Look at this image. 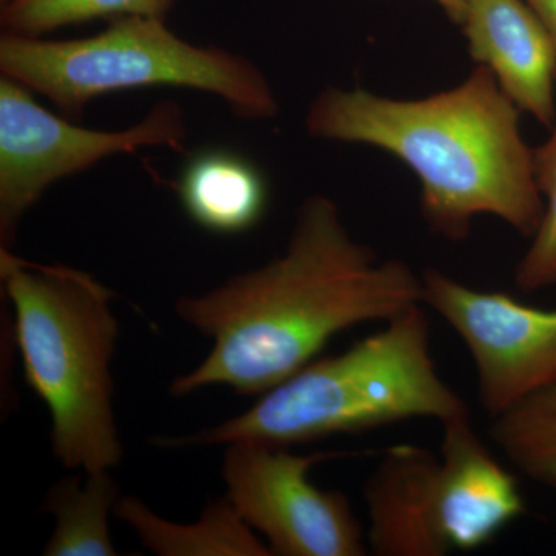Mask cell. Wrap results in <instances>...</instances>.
<instances>
[{
	"instance_id": "cell-1",
	"label": "cell",
	"mask_w": 556,
	"mask_h": 556,
	"mask_svg": "<svg viewBox=\"0 0 556 556\" xmlns=\"http://www.w3.org/2000/svg\"><path fill=\"white\" fill-rule=\"evenodd\" d=\"M422 277L401 258L380 260L351 236L329 197L303 200L287 248L175 311L212 340L206 358L169 387L185 397L208 387L262 396L311 364L340 332L387 321L422 303Z\"/></svg>"
},
{
	"instance_id": "cell-2",
	"label": "cell",
	"mask_w": 556,
	"mask_h": 556,
	"mask_svg": "<svg viewBox=\"0 0 556 556\" xmlns=\"http://www.w3.org/2000/svg\"><path fill=\"white\" fill-rule=\"evenodd\" d=\"M311 137L383 150L420 182L427 228L460 243L489 215L532 239L544 214L521 110L489 68L475 65L452 89L417 100L327 87L305 118Z\"/></svg>"
},
{
	"instance_id": "cell-3",
	"label": "cell",
	"mask_w": 556,
	"mask_h": 556,
	"mask_svg": "<svg viewBox=\"0 0 556 556\" xmlns=\"http://www.w3.org/2000/svg\"><path fill=\"white\" fill-rule=\"evenodd\" d=\"M463 416L470 409L439 375L430 321L419 303L343 353L314 358L247 412L189 437L155 438L153 444L186 448L257 441L294 447L409 419L444 424Z\"/></svg>"
},
{
	"instance_id": "cell-4",
	"label": "cell",
	"mask_w": 556,
	"mask_h": 556,
	"mask_svg": "<svg viewBox=\"0 0 556 556\" xmlns=\"http://www.w3.org/2000/svg\"><path fill=\"white\" fill-rule=\"evenodd\" d=\"M0 280L14 311L25 380L51 417V447L68 470H112L124 456L113 412L119 340L115 292L86 270L0 249Z\"/></svg>"
},
{
	"instance_id": "cell-5",
	"label": "cell",
	"mask_w": 556,
	"mask_h": 556,
	"mask_svg": "<svg viewBox=\"0 0 556 556\" xmlns=\"http://www.w3.org/2000/svg\"><path fill=\"white\" fill-rule=\"evenodd\" d=\"M0 72L73 119L102 94L152 86L206 91L241 119L280 113L276 91L254 62L219 47L193 46L160 17H113L104 31L79 39L3 33Z\"/></svg>"
},
{
	"instance_id": "cell-6",
	"label": "cell",
	"mask_w": 556,
	"mask_h": 556,
	"mask_svg": "<svg viewBox=\"0 0 556 556\" xmlns=\"http://www.w3.org/2000/svg\"><path fill=\"white\" fill-rule=\"evenodd\" d=\"M188 126L181 105L156 102L123 130L76 126L43 109L17 80L0 78V249H11L22 218L61 179L83 174L102 160L144 148L181 152Z\"/></svg>"
},
{
	"instance_id": "cell-7",
	"label": "cell",
	"mask_w": 556,
	"mask_h": 556,
	"mask_svg": "<svg viewBox=\"0 0 556 556\" xmlns=\"http://www.w3.org/2000/svg\"><path fill=\"white\" fill-rule=\"evenodd\" d=\"M223 481L240 517L266 538L273 555L362 556L364 527L339 490L309 481L311 468L356 453L298 455L289 447L239 441L226 445Z\"/></svg>"
},
{
	"instance_id": "cell-8",
	"label": "cell",
	"mask_w": 556,
	"mask_h": 556,
	"mask_svg": "<svg viewBox=\"0 0 556 556\" xmlns=\"http://www.w3.org/2000/svg\"><path fill=\"white\" fill-rule=\"evenodd\" d=\"M420 277L422 305L444 318L470 353L490 420L556 380V309L468 287L437 268Z\"/></svg>"
},
{
	"instance_id": "cell-9",
	"label": "cell",
	"mask_w": 556,
	"mask_h": 556,
	"mask_svg": "<svg viewBox=\"0 0 556 556\" xmlns=\"http://www.w3.org/2000/svg\"><path fill=\"white\" fill-rule=\"evenodd\" d=\"M442 426L438 525L450 551H477L526 514L517 478L478 437L470 416Z\"/></svg>"
},
{
	"instance_id": "cell-10",
	"label": "cell",
	"mask_w": 556,
	"mask_h": 556,
	"mask_svg": "<svg viewBox=\"0 0 556 556\" xmlns=\"http://www.w3.org/2000/svg\"><path fill=\"white\" fill-rule=\"evenodd\" d=\"M460 28L475 64L489 68L521 112L551 129L556 113V49L526 0H467Z\"/></svg>"
},
{
	"instance_id": "cell-11",
	"label": "cell",
	"mask_w": 556,
	"mask_h": 556,
	"mask_svg": "<svg viewBox=\"0 0 556 556\" xmlns=\"http://www.w3.org/2000/svg\"><path fill=\"white\" fill-rule=\"evenodd\" d=\"M439 456L415 444L388 448L365 481L368 554L444 556L450 547L438 525Z\"/></svg>"
},
{
	"instance_id": "cell-12",
	"label": "cell",
	"mask_w": 556,
	"mask_h": 556,
	"mask_svg": "<svg viewBox=\"0 0 556 556\" xmlns=\"http://www.w3.org/2000/svg\"><path fill=\"white\" fill-rule=\"evenodd\" d=\"M178 199L190 219L215 233H241L258 225L268 186L257 167L228 150L197 153L181 172Z\"/></svg>"
},
{
	"instance_id": "cell-13",
	"label": "cell",
	"mask_w": 556,
	"mask_h": 556,
	"mask_svg": "<svg viewBox=\"0 0 556 556\" xmlns=\"http://www.w3.org/2000/svg\"><path fill=\"white\" fill-rule=\"evenodd\" d=\"M115 517L135 530L142 546L160 556L273 555L228 496L208 501L193 525H177L161 518L135 496L119 497Z\"/></svg>"
},
{
	"instance_id": "cell-14",
	"label": "cell",
	"mask_w": 556,
	"mask_h": 556,
	"mask_svg": "<svg viewBox=\"0 0 556 556\" xmlns=\"http://www.w3.org/2000/svg\"><path fill=\"white\" fill-rule=\"evenodd\" d=\"M119 485L110 470L84 478H64L51 486L42 510L54 518V530L43 547L46 556H116L109 517L115 514Z\"/></svg>"
},
{
	"instance_id": "cell-15",
	"label": "cell",
	"mask_w": 556,
	"mask_h": 556,
	"mask_svg": "<svg viewBox=\"0 0 556 556\" xmlns=\"http://www.w3.org/2000/svg\"><path fill=\"white\" fill-rule=\"evenodd\" d=\"M489 434L525 477L556 490V380L492 419Z\"/></svg>"
},
{
	"instance_id": "cell-16",
	"label": "cell",
	"mask_w": 556,
	"mask_h": 556,
	"mask_svg": "<svg viewBox=\"0 0 556 556\" xmlns=\"http://www.w3.org/2000/svg\"><path fill=\"white\" fill-rule=\"evenodd\" d=\"M174 0H2L0 25L7 35L42 38L65 25L119 16L166 20Z\"/></svg>"
},
{
	"instance_id": "cell-17",
	"label": "cell",
	"mask_w": 556,
	"mask_h": 556,
	"mask_svg": "<svg viewBox=\"0 0 556 556\" xmlns=\"http://www.w3.org/2000/svg\"><path fill=\"white\" fill-rule=\"evenodd\" d=\"M533 169L544 200L540 228L515 268V283L527 294L556 285V113L551 137L533 149Z\"/></svg>"
},
{
	"instance_id": "cell-18",
	"label": "cell",
	"mask_w": 556,
	"mask_h": 556,
	"mask_svg": "<svg viewBox=\"0 0 556 556\" xmlns=\"http://www.w3.org/2000/svg\"><path fill=\"white\" fill-rule=\"evenodd\" d=\"M526 2L536 14L538 20L543 22L556 49V0H526Z\"/></svg>"
},
{
	"instance_id": "cell-19",
	"label": "cell",
	"mask_w": 556,
	"mask_h": 556,
	"mask_svg": "<svg viewBox=\"0 0 556 556\" xmlns=\"http://www.w3.org/2000/svg\"><path fill=\"white\" fill-rule=\"evenodd\" d=\"M437 2L444 13L447 14L450 21L456 25H463L466 17L467 0H433Z\"/></svg>"
}]
</instances>
